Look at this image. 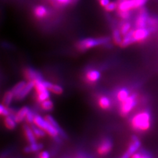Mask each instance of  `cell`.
Returning a JSON list of instances; mask_svg holds the SVG:
<instances>
[{"instance_id":"cell-1","label":"cell","mask_w":158,"mask_h":158,"mask_svg":"<svg viewBox=\"0 0 158 158\" xmlns=\"http://www.w3.org/2000/svg\"><path fill=\"white\" fill-rule=\"evenodd\" d=\"M111 40L110 36L86 38L78 40L75 44V47L78 52H85L95 47L104 46L106 44L111 42Z\"/></svg>"},{"instance_id":"cell-2","label":"cell","mask_w":158,"mask_h":158,"mask_svg":"<svg viewBox=\"0 0 158 158\" xmlns=\"http://www.w3.org/2000/svg\"><path fill=\"white\" fill-rule=\"evenodd\" d=\"M152 117L149 111H143L137 113L132 117L131 126L133 129L138 132L148 131L151 127Z\"/></svg>"},{"instance_id":"cell-3","label":"cell","mask_w":158,"mask_h":158,"mask_svg":"<svg viewBox=\"0 0 158 158\" xmlns=\"http://www.w3.org/2000/svg\"><path fill=\"white\" fill-rule=\"evenodd\" d=\"M150 15L149 10L146 6L138 9L133 20V27L135 28H146L148 26V20Z\"/></svg>"},{"instance_id":"cell-4","label":"cell","mask_w":158,"mask_h":158,"mask_svg":"<svg viewBox=\"0 0 158 158\" xmlns=\"http://www.w3.org/2000/svg\"><path fill=\"white\" fill-rule=\"evenodd\" d=\"M34 123L36 125L42 128L48 135H49L53 138L59 136L58 131H57L56 128L53 125H52L48 121H47L45 119V118H42L41 116L36 115L35 117H34Z\"/></svg>"},{"instance_id":"cell-5","label":"cell","mask_w":158,"mask_h":158,"mask_svg":"<svg viewBox=\"0 0 158 158\" xmlns=\"http://www.w3.org/2000/svg\"><path fill=\"white\" fill-rule=\"evenodd\" d=\"M138 100L136 94L130 95L125 101L121 102L119 110L121 115L123 117L127 116L136 106Z\"/></svg>"},{"instance_id":"cell-6","label":"cell","mask_w":158,"mask_h":158,"mask_svg":"<svg viewBox=\"0 0 158 158\" xmlns=\"http://www.w3.org/2000/svg\"><path fill=\"white\" fill-rule=\"evenodd\" d=\"M23 75L24 78L29 81H44L42 74L36 69L28 67L24 69Z\"/></svg>"},{"instance_id":"cell-7","label":"cell","mask_w":158,"mask_h":158,"mask_svg":"<svg viewBox=\"0 0 158 158\" xmlns=\"http://www.w3.org/2000/svg\"><path fill=\"white\" fill-rule=\"evenodd\" d=\"M150 30L146 28H135L134 32V38L135 40L138 43L146 42L151 35Z\"/></svg>"},{"instance_id":"cell-8","label":"cell","mask_w":158,"mask_h":158,"mask_svg":"<svg viewBox=\"0 0 158 158\" xmlns=\"http://www.w3.org/2000/svg\"><path fill=\"white\" fill-rule=\"evenodd\" d=\"M113 148V142L110 138H106L100 142L98 145L97 152L99 155L106 156L111 152Z\"/></svg>"},{"instance_id":"cell-9","label":"cell","mask_w":158,"mask_h":158,"mask_svg":"<svg viewBox=\"0 0 158 158\" xmlns=\"http://www.w3.org/2000/svg\"><path fill=\"white\" fill-rule=\"evenodd\" d=\"M33 15L37 20H42L49 15V11L46 6L38 5L33 9Z\"/></svg>"},{"instance_id":"cell-10","label":"cell","mask_w":158,"mask_h":158,"mask_svg":"<svg viewBox=\"0 0 158 158\" xmlns=\"http://www.w3.org/2000/svg\"><path fill=\"white\" fill-rule=\"evenodd\" d=\"M101 78V73L95 69H88L85 74V81L88 84H94Z\"/></svg>"},{"instance_id":"cell-11","label":"cell","mask_w":158,"mask_h":158,"mask_svg":"<svg viewBox=\"0 0 158 158\" xmlns=\"http://www.w3.org/2000/svg\"><path fill=\"white\" fill-rule=\"evenodd\" d=\"M135 28H132L131 31L128 32L125 36H123V41L121 44L120 47L121 48H127L128 46H129L133 44L136 43L135 39L134 38V32H135Z\"/></svg>"},{"instance_id":"cell-12","label":"cell","mask_w":158,"mask_h":158,"mask_svg":"<svg viewBox=\"0 0 158 158\" xmlns=\"http://www.w3.org/2000/svg\"><path fill=\"white\" fill-rule=\"evenodd\" d=\"M147 28L150 30L151 34H155L158 32V15H150L148 20Z\"/></svg>"},{"instance_id":"cell-13","label":"cell","mask_w":158,"mask_h":158,"mask_svg":"<svg viewBox=\"0 0 158 158\" xmlns=\"http://www.w3.org/2000/svg\"><path fill=\"white\" fill-rule=\"evenodd\" d=\"M44 118H45V119L47 121H48L52 125H53L54 127L56 128L57 131H58L59 136L61 137L63 139H65V140L67 139L68 137H67L66 132L62 129L60 126H59V125L58 124L57 122L55 120V118H54L53 117H52L51 115H46Z\"/></svg>"},{"instance_id":"cell-14","label":"cell","mask_w":158,"mask_h":158,"mask_svg":"<svg viewBox=\"0 0 158 158\" xmlns=\"http://www.w3.org/2000/svg\"><path fill=\"white\" fill-rule=\"evenodd\" d=\"M34 87V82L29 81L28 83H27V85L24 87V88L21 90V92H20L17 96H15L16 100L18 101L23 100L28 95V94L31 92L32 89Z\"/></svg>"},{"instance_id":"cell-15","label":"cell","mask_w":158,"mask_h":158,"mask_svg":"<svg viewBox=\"0 0 158 158\" xmlns=\"http://www.w3.org/2000/svg\"><path fill=\"white\" fill-rule=\"evenodd\" d=\"M23 129L24 136H25L26 139L30 144H32V143L36 142L37 138L36 137L34 132L32 131L31 127H30L27 125H24Z\"/></svg>"},{"instance_id":"cell-16","label":"cell","mask_w":158,"mask_h":158,"mask_svg":"<svg viewBox=\"0 0 158 158\" xmlns=\"http://www.w3.org/2000/svg\"><path fill=\"white\" fill-rule=\"evenodd\" d=\"M31 110L28 106H24L20 109L19 111H17L15 115L14 116V118L17 123L23 122L24 120L26 119V117L28 111Z\"/></svg>"},{"instance_id":"cell-17","label":"cell","mask_w":158,"mask_h":158,"mask_svg":"<svg viewBox=\"0 0 158 158\" xmlns=\"http://www.w3.org/2000/svg\"><path fill=\"white\" fill-rule=\"evenodd\" d=\"M117 16L121 19L126 20V21H133L136 15L135 10L130 11H116Z\"/></svg>"},{"instance_id":"cell-18","label":"cell","mask_w":158,"mask_h":158,"mask_svg":"<svg viewBox=\"0 0 158 158\" xmlns=\"http://www.w3.org/2000/svg\"><path fill=\"white\" fill-rule=\"evenodd\" d=\"M43 84L47 88V89L50 90L52 92L56 94H61L63 92L62 87L59 85H53V84L44 80L43 81Z\"/></svg>"},{"instance_id":"cell-19","label":"cell","mask_w":158,"mask_h":158,"mask_svg":"<svg viewBox=\"0 0 158 158\" xmlns=\"http://www.w3.org/2000/svg\"><path fill=\"white\" fill-rule=\"evenodd\" d=\"M123 36L121 32L120 29L118 28H115L112 29V40L115 45L119 46L123 41Z\"/></svg>"},{"instance_id":"cell-20","label":"cell","mask_w":158,"mask_h":158,"mask_svg":"<svg viewBox=\"0 0 158 158\" xmlns=\"http://www.w3.org/2000/svg\"><path fill=\"white\" fill-rule=\"evenodd\" d=\"M44 146L41 143H37L34 142L32 144H31L29 146H27L24 148V152L26 154H30V153H33V152H37L42 150Z\"/></svg>"},{"instance_id":"cell-21","label":"cell","mask_w":158,"mask_h":158,"mask_svg":"<svg viewBox=\"0 0 158 158\" xmlns=\"http://www.w3.org/2000/svg\"><path fill=\"white\" fill-rule=\"evenodd\" d=\"M48 2L56 9H63L71 5L72 0H48Z\"/></svg>"},{"instance_id":"cell-22","label":"cell","mask_w":158,"mask_h":158,"mask_svg":"<svg viewBox=\"0 0 158 158\" xmlns=\"http://www.w3.org/2000/svg\"><path fill=\"white\" fill-rule=\"evenodd\" d=\"M98 105L102 110H108L111 107V102L107 96H102L98 99Z\"/></svg>"},{"instance_id":"cell-23","label":"cell","mask_w":158,"mask_h":158,"mask_svg":"<svg viewBox=\"0 0 158 158\" xmlns=\"http://www.w3.org/2000/svg\"><path fill=\"white\" fill-rule=\"evenodd\" d=\"M49 97H50V94H49L48 90L38 93L36 92L35 95H34V99H35L36 102L38 103H40V104L44 101L48 100Z\"/></svg>"},{"instance_id":"cell-24","label":"cell","mask_w":158,"mask_h":158,"mask_svg":"<svg viewBox=\"0 0 158 158\" xmlns=\"http://www.w3.org/2000/svg\"><path fill=\"white\" fill-rule=\"evenodd\" d=\"M4 125L9 130H13L17 127V122L13 116L9 115L4 118Z\"/></svg>"},{"instance_id":"cell-25","label":"cell","mask_w":158,"mask_h":158,"mask_svg":"<svg viewBox=\"0 0 158 158\" xmlns=\"http://www.w3.org/2000/svg\"><path fill=\"white\" fill-rule=\"evenodd\" d=\"M14 97H15V95L13 94V93L12 92L11 90L6 92L5 93L3 98V104L5 106L9 107V106L11 104Z\"/></svg>"},{"instance_id":"cell-26","label":"cell","mask_w":158,"mask_h":158,"mask_svg":"<svg viewBox=\"0 0 158 158\" xmlns=\"http://www.w3.org/2000/svg\"><path fill=\"white\" fill-rule=\"evenodd\" d=\"M129 96L130 94L128 89L125 88H123L118 91L117 94V98L120 102H122L123 101H125Z\"/></svg>"},{"instance_id":"cell-27","label":"cell","mask_w":158,"mask_h":158,"mask_svg":"<svg viewBox=\"0 0 158 158\" xmlns=\"http://www.w3.org/2000/svg\"><path fill=\"white\" fill-rule=\"evenodd\" d=\"M31 127L32 131L34 133V135H35V136L37 138H44L46 136V132L40 127H39L38 126L36 125L35 124L34 125L31 124Z\"/></svg>"},{"instance_id":"cell-28","label":"cell","mask_w":158,"mask_h":158,"mask_svg":"<svg viewBox=\"0 0 158 158\" xmlns=\"http://www.w3.org/2000/svg\"><path fill=\"white\" fill-rule=\"evenodd\" d=\"M40 108L42 111H50L53 109V103L50 100H46L40 103Z\"/></svg>"},{"instance_id":"cell-29","label":"cell","mask_w":158,"mask_h":158,"mask_svg":"<svg viewBox=\"0 0 158 158\" xmlns=\"http://www.w3.org/2000/svg\"><path fill=\"white\" fill-rule=\"evenodd\" d=\"M26 85L27 83L25 81H21L18 82L17 85H15L13 87V88L11 89V91L15 95V97L17 96L21 92V90L24 88V87Z\"/></svg>"},{"instance_id":"cell-30","label":"cell","mask_w":158,"mask_h":158,"mask_svg":"<svg viewBox=\"0 0 158 158\" xmlns=\"http://www.w3.org/2000/svg\"><path fill=\"white\" fill-rule=\"evenodd\" d=\"M117 7H118V3L116 1L111 2L107 6L104 7V10L107 13H110V12L117 11Z\"/></svg>"},{"instance_id":"cell-31","label":"cell","mask_w":158,"mask_h":158,"mask_svg":"<svg viewBox=\"0 0 158 158\" xmlns=\"http://www.w3.org/2000/svg\"><path fill=\"white\" fill-rule=\"evenodd\" d=\"M131 158H152L151 155L146 152H135Z\"/></svg>"},{"instance_id":"cell-32","label":"cell","mask_w":158,"mask_h":158,"mask_svg":"<svg viewBox=\"0 0 158 158\" xmlns=\"http://www.w3.org/2000/svg\"><path fill=\"white\" fill-rule=\"evenodd\" d=\"M11 114V110L8 107L5 106L3 104H0V116L6 117Z\"/></svg>"},{"instance_id":"cell-33","label":"cell","mask_w":158,"mask_h":158,"mask_svg":"<svg viewBox=\"0 0 158 158\" xmlns=\"http://www.w3.org/2000/svg\"><path fill=\"white\" fill-rule=\"evenodd\" d=\"M36 114L34 113L33 111L31 110H30L27 113V117H26V121L29 123V124H32V123H34V117H35Z\"/></svg>"},{"instance_id":"cell-34","label":"cell","mask_w":158,"mask_h":158,"mask_svg":"<svg viewBox=\"0 0 158 158\" xmlns=\"http://www.w3.org/2000/svg\"><path fill=\"white\" fill-rule=\"evenodd\" d=\"M50 156H49V152L47 151H43L39 153L38 154V158H49Z\"/></svg>"},{"instance_id":"cell-35","label":"cell","mask_w":158,"mask_h":158,"mask_svg":"<svg viewBox=\"0 0 158 158\" xmlns=\"http://www.w3.org/2000/svg\"><path fill=\"white\" fill-rule=\"evenodd\" d=\"M110 2H111L110 0H99L100 5L103 8H104L106 6H107Z\"/></svg>"},{"instance_id":"cell-36","label":"cell","mask_w":158,"mask_h":158,"mask_svg":"<svg viewBox=\"0 0 158 158\" xmlns=\"http://www.w3.org/2000/svg\"><path fill=\"white\" fill-rule=\"evenodd\" d=\"M78 2H79V0H72L71 5H75V4L77 3Z\"/></svg>"},{"instance_id":"cell-37","label":"cell","mask_w":158,"mask_h":158,"mask_svg":"<svg viewBox=\"0 0 158 158\" xmlns=\"http://www.w3.org/2000/svg\"><path fill=\"white\" fill-rule=\"evenodd\" d=\"M123 1H125V0H116V2H117V3H119Z\"/></svg>"},{"instance_id":"cell-38","label":"cell","mask_w":158,"mask_h":158,"mask_svg":"<svg viewBox=\"0 0 158 158\" xmlns=\"http://www.w3.org/2000/svg\"><path fill=\"white\" fill-rule=\"evenodd\" d=\"M2 158H4V157H2Z\"/></svg>"},{"instance_id":"cell-39","label":"cell","mask_w":158,"mask_h":158,"mask_svg":"<svg viewBox=\"0 0 158 158\" xmlns=\"http://www.w3.org/2000/svg\"><path fill=\"white\" fill-rule=\"evenodd\" d=\"M98 1H99V0H98Z\"/></svg>"}]
</instances>
